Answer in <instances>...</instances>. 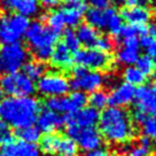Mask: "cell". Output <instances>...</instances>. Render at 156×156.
Returning <instances> with one entry per match:
<instances>
[{
    "instance_id": "9c48e42d",
    "label": "cell",
    "mask_w": 156,
    "mask_h": 156,
    "mask_svg": "<svg viewBox=\"0 0 156 156\" xmlns=\"http://www.w3.org/2000/svg\"><path fill=\"white\" fill-rule=\"evenodd\" d=\"M68 136L76 142L77 147L85 151H91L100 148L102 145V136L94 127H78L68 125Z\"/></svg>"
},
{
    "instance_id": "f6af8a7d",
    "label": "cell",
    "mask_w": 156,
    "mask_h": 156,
    "mask_svg": "<svg viewBox=\"0 0 156 156\" xmlns=\"http://www.w3.org/2000/svg\"><path fill=\"white\" fill-rule=\"evenodd\" d=\"M29 156H39V151L37 149V148H36V149H34V151H32V153H31Z\"/></svg>"
},
{
    "instance_id": "7a4b0ae2",
    "label": "cell",
    "mask_w": 156,
    "mask_h": 156,
    "mask_svg": "<svg viewBox=\"0 0 156 156\" xmlns=\"http://www.w3.org/2000/svg\"><path fill=\"white\" fill-rule=\"evenodd\" d=\"M100 134L112 144H124L134 136V127L126 110L110 107L105 109L99 118Z\"/></svg>"
},
{
    "instance_id": "ab89813d",
    "label": "cell",
    "mask_w": 156,
    "mask_h": 156,
    "mask_svg": "<svg viewBox=\"0 0 156 156\" xmlns=\"http://www.w3.org/2000/svg\"><path fill=\"white\" fill-rule=\"evenodd\" d=\"M148 118L147 117V114L145 112H140V110H136L133 112V119H134V122L138 123V124H144V123L146 122V119Z\"/></svg>"
},
{
    "instance_id": "8fae6325",
    "label": "cell",
    "mask_w": 156,
    "mask_h": 156,
    "mask_svg": "<svg viewBox=\"0 0 156 156\" xmlns=\"http://www.w3.org/2000/svg\"><path fill=\"white\" fill-rule=\"evenodd\" d=\"M73 61L79 67L98 71L107 69L110 66L112 58L108 53L101 52L97 48H88L78 51L73 56Z\"/></svg>"
},
{
    "instance_id": "30bf717a",
    "label": "cell",
    "mask_w": 156,
    "mask_h": 156,
    "mask_svg": "<svg viewBox=\"0 0 156 156\" xmlns=\"http://www.w3.org/2000/svg\"><path fill=\"white\" fill-rule=\"evenodd\" d=\"M87 103L86 94L80 91H73L68 97L49 98L47 100V109L58 114H73L85 107Z\"/></svg>"
},
{
    "instance_id": "e0dca14e",
    "label": "cell",
    "mask_w": 156,
    "mask_h": 156,
    "mask_svg": "<svg viewBox=\"0 0 156 156\" xmlns=\"http://www.w3.org/2000/svg\"><path fill=\"white\" fill-rule=\"evenodd\" d=\"M4 6L15 12V14L29 19L38 14L40 4L39 0H4Z\"/></svg>"
},
{
    "instance_id": "681fc988",
    "label": "cell",
    "mask_w": 156,
    "mask_h": 156,
    "mask_svg": "<svg viewBox=\"0 0 156 156\" xmlns=\"http://www.w3.org/2000/svg\"><path fill=\"white\" fill-rule=\"evenodd\" d=\"M0 156H2V155H1V154H0Z\"/></svg>"
},
{
    "instance_id": "d4e9b609",
    "label": "cell",
    "mask_w": 156,
    "mask_h": 156,
    "mask_svg": "<svg viewBox=\"0 0 156 156\" xmlns=\"http://www.w3.org/2000/svg\"><path fill=\"white\" fill-rule=\"evenodd\" d=\"M22 68H23V73L31 80H38L46 73V67L40 61H27Z\"/></svg>"
},
{
    "instance_id": "603a6c76",
    "label": "cell",
    "mask_w": 156,
    "mask_h": 156,
    "mask_svg": "<svg viewBox=\"0 0 156 156\" xmlns=\"http://www.w3.org/2000/svg\"><path fill=\"white\" fill-rule=\"evenodd\" d=\"M106 28L112 34H119L123 27V19L115 8H106Z\"/></svg>"
},
{
    "instance_id": "b9f144b4",
    "label": "cell",
    "mask_w": 156,
    "mask_h": 156,
    "mask_svg": "<svg viewBox=\"0 0 156 156\" xmlns=\"http://www.w3.org/2000/svg\"><path fill=\"white\" fill-rule=\"evenodd\" d=\"M60 0H40L39 4L43 6L46 9H53L55 7H58Z\"/></svg>"
},
{
    "instance_id": "ac0fdd59",
    "label": "cell",
    "mask_w": 156,
    "mask_h": 156,
    "mask_svg": "<svg viewBox=\"0 0 156 156\" xmlns=\"http://www.w3.org/2000/svg\"><path fill=\"white\" fill-rule=\"evenodd\" d=\"M58 10L62 15L64 27L73 28V27L79 25L80 21L86 13V6L85 4L80 2V4H76V5H69Z\"/></svg>"
},
{
    "instance_id": "7c38bea8",
    "label": "cell",
    "mask_w": 156,
    "mask_h": 156,
    "mask_svg": "<svg viewBox=\"0 0 156 156\" xmlns=\"http://www.w3.org/2000/svg\"><path fill=\"white\" fill-rule=\"evenodd\" d=\"M136 110L156 115V80L149 85H141L134 92Z\"/></svg>"
},
{
    "instance_id": "f546056e",
    "label": "cell",
    "mask_w": 156,
    "mask_h": 156,
    "mask_svg": "<svg viewBox=\"0 0 156 156\" xmlns=\"http://www.w3.org/2000/svg\"><path fill=\"white\" fill-rule=\"evenodd\" d=\"M58 139H60V136H56V134H46L45 136H43L41 140H40L41 151H44L45 154L54 155L56 146H58Z\"/></svg>"
},
{
    "instance_id": "d590c367",
    "label": "cell",
    "mask_w": 156,
    "mask_h": 156,
    "mask_svg": "<svg viewBox=\"0 0 156 156\" xmlns=\"http://www.w3.org/2000/svg\"><path fill=\"white\" fill-rule=\"evenodd\" d=\"M112 46H114V44H112V39L107 36H99L95 44H94L95 48L101 51V52H105V53H108L109 51H112Z\"/></svg>"
},
{
    "instance_id": "44dd1931",
    "label": "cell",
    "mask_w": 156,
    "mask_h": 156,
    "mask_svg": "<svg viewBox=\"0 0 156 156\" xmlns=\"http://www.w3.org/2000/svg\"><path fill=\"white\" fill-rule=\"evenodd\" d=\"M76 36L79 40V44L84 45L86 47H91V46H94L98 37H99V34H98L97 29L92 28L91 25L82 24L77 28Z\"/></svg>"
},
{
    "instance_id": "4fadbf2b",
    "label": "cell",
    "mask_w": 156,
    "mask_h": 156,
    "mask_svg": "<svg viewBox=\"0 0 156 156\" xmlns=\"http://www.w3.org/2000/svg\"><path fill=\"white\" fill-rule=\"evenodd\" d=\"M99 110L92 107H84L73 114H69L68 117L64 119L68 125L78 127H94L99 122Z\"/></svg>"
},
{
    "instance_id": "f1b7e54d",
    "label": "cell",
    "mask_w": 156,
    "mask_h": 156,
    "mask_svg": "<svg viewBox=\"0 0 156 156\" xmlns=\"http://www.w3.org/2000/svg\"><path fill=\"white\" fill-rule=\"evenodd\" d=\"M87 101L90 102L91 107L97 110L105 109L108 105V94L102 90H98L95 92L91 93L90 98H87Z\"/></svg>"
},
{
    "instance_id": "60d3db41",
    "label": "cell",
    "mask_w": 156,
    "mask_h": 156,
    "mask_svg": "<svg viewBox=\"0 0 156 156\" xmlns=\"http://www.w3.org/2000/svg\"><path fill=\"white\" fill-rule=\"evenodd\" d=\"M85 156H112L110 153L105 149V148H98V149H94V151H87Z\"/></svg>"
},
{
    "instance_id": "83f0119b",
    "label": "cell",
    "mask_w": 156,
    "mask_h": 156,
    "mask_svg": "<svg viewBox=\"0 0 156 156\" xmlns=\"http://www.w3.org/2000/svg\"><path fill=\"white\" fill-rule=\"evenodd\" d=\"M17 134L20 136V140L27 142V144H31V145L38 142L41 139V131L37 126H34V125L21 129Z\"/></svg>"
},
{
    "instance_id": "3957f363",
    "label": "cell",
    "mask_w": 156,
    "mask_h": 156,
    "mask_svg": "<svg viewBox=\"0 0 156 156\" xmlns=\"http://www.w3.org/2000/svg\"><path fill=\"white\" fill-rule=\"evenodd\" d=\"M24 37L37 61L45 62L52 56L58 34L45 25L43 22L34 21L29 24Z\"/></svg>"
},
{
    "instance_id": "f907efd6",
    "label": "cell",
    "mask_w": 156,
    "mask_h": 156,
    "mask_svg": "<svg viewBox=\"0 0 156 156\" xmlns=\"http://www.w3.org/2000/svg\"><path fill=\"white\" fill-rule=\"evenodd\" d=\"M127 156H131V155H127Z\"/></svg>"
},
{
    "instance_id": "f35d334b",
    "label": "cell",
    "mask_w": 156,
    "mask_h": 156,
    "mask_svg": "<svg viewBox=\"0 0 156 156\" xmlns=\"http://www.w3.org/2000/svg\"><path fill=\"white\" fill-rule=\"evenodd\" d=\"M88 2L91 4L92 8L97 9H106L110 4V0H88Z\"/></svg>"
},
{
    "instance_id": "bcb514c9",
    "label": "cell",
    "mask_w": 156,
    "mask_h": 156,
    "mask_svg": "<svg viewBox=\"0 0 156 156\" xmlns=\"http://www.w3.org/2000/svg\"><path fill=\"white\" fill-rule=\"evenodd\" d=\"M4 127H5V124H4V122H2L1 119H0V131H1V130H2Z\"/></svg>"
},
{
    "instance_id": "6da1fadb",
    "label": "cell",
    "mask_w": 156,
    "mask_h": 156,
    "mask_svg": "<svg viewBox=\"0 0 156 156\" xmlns=\"http://www.w3.org/2000/svg\"><path fill=\"white\" fill-rule=\"evenodd\" d=\"M39 114V102L32 97H8L0 100V119L15 129L32 126Z\"/></svg>"
},
{
    "instance_id": "2e32d148",
    "label": "cell",
    "mask_w": 156,
    "mask_h": 156,
    "mask_svg": "<svg viewBox=\"0 0 156 156\" xmlns=\"http://www.w3.org/2000/svg\"><path fill=\"white\" fill-rule=\"evenodd\" d=\"M122 19L127 22V24L136 27H145L151 21V10L145 6H132L126 7L122 12Z\"/></svg>"
},
{
    "instance_id": "5b68a950",
    "label": "cell",
    "mask_w": 156,
    "mask_h": 156,
    "mask_svg": "<svg viewBox=\"0 0 156 156\" xmlns=\"http://www.w3.org/2000/svg\"><path fill=\"white\" fill-rule=\"evenodd\" d=\"M28 58L29 52L21 43L4 45L0 47V73L8 75L20 71Z\"/></svg>"
},
{
    "instance_id": "ee69618b",
    "label": "cell",
    "mask_w": 156,
    "mask_h": 156,
    "mask_svg": "<svg viewBox=\"0 0 156 156\" xmlns=\"http://www.w3.org/2000/svg\"><path fill=\"white\" fill-rule=\"evenodd\" d=\"M63 1L68 5H76V4H80L83 0H63Z\"/></svg>"
},
{
    "instance_id": "1f68e13d",
    "label": "cell",
    "mask_w": 156,
    "mask_h": 156,
    "mask_svg": "<svg viewBox=\"0 0 156 156\" xmlns=\"http://www.w3.org/2000/svg\"><path fill=\"white\" fill-rule=\"evenodd\" d=\"M139 46H141L142 49L146 52L147 56L149 58H156V39L151 37L149 34H144L139 41Z\"/></svg>"
},
{
    "instance_id": "7bdbcfd3",
    "label": "cell",
    "mask_w": 156,
    "mask_h": 156,
    "mask_svg": "<svg viewBox=\"0 0 156 156\" xmlns=\"http://www.w3.org/2000/svg\"><path fill=\"white\" fill-rule=\"evenodd\" d=\"M124 1L129 7H132V6H142L147 0H124Z\"/></svg>"
},
{
    "instance_id": "7402d4cb",
    "label": "cell",
    "mask_w": 156,
    "mask_h": 156,
    "mask_svg": "<svg viewBox=\"0 0 156 156\" xmlns=\"http://www.w3.org/2000/svg\"><path fill=\"white\" fill-rule=\"evenodd\" d=\"M139 47L136 46H127V45H123L121 48L117 52V61L119 63L125 64L127 67L133 66L136 63L138 58H139Z\"/></svg>"
},
{
    "instance_id": "c3c4849f",
    "label": "cell",
    "mask_w": 156,
    "mask_h": 156,
    "mask_svg": "<svg viewBox=\"0 0 156 156\" xmlns=\"http://www.w3.org/2000/svg\"><path fill=\"white\" fill-rule=\"evenodd\" d=\"M1 94H2V92H1V90H0V98H1Z\"/></svg>"
},
{
    "instance_id": "4316f807",
    "label": "cell",
    "mask_w": 156,
    "mask_h": 156,
    "mask_svg": "<svg viewBox=\"0 0 156 156\" xmlns=\"http://www.w3.org/2000/svg\"><path fill=\"white\" fill-rule=\"evenodd\" d=\"M123 78H124L125 83L130 84L132 86H134V85L141 86L142 84L145 83L146 76L136 67L130 66V67H126V68L124 69V71H123Z\"/></svg>"
},
{
    "instance_id": "cb8c5ba5",
    "label": "cell",
    "mask_w": 156,
    "mask_h": 156,
    "mask_svg": "<svg viewBox=\"0 0 156 156\" xmlns=\"http://www.w3.org/2000/svg\"><path fill=\"white\" fill-rule=\"evenodd\" d=\"M85 19L87 24L91 25L94 29H105L106 28V12L105 9H97L91 8L86 10Z\"/></svg>"
},
{
    "instance_id": "e575fe53",
    "label": "cell",
    "mask_w": 156,
    "mask_h": 156,
    "mask_svg": "<svg viewBox=\"0 0 156 156\" xmlns=\"http://www.w3.org/2000/svg\"><path fill=\"white\" fill-rule=\"evenodd\" d=\"M142 125H144L145 136H148L151 140L156 141V115H154L153 117H148Z\"/></svg>"
},
{
    "instance_id": "d6986e66",
    "label": "cell",
    "mask_w": 156,
    "mask_h": 156,
    "mask_svg": "<svg viewBox=\"0 0 156 156\" xmlns=\"http://www.w3.org/2000/svg\"><path fill=\"white\" fill-rule=\"evenodd\" d=\"M34 149V145L27 144L22 140H13L0 146V154L2 156H29Z\"/></svg>"
},
{
    "instance_id": "7dc6e473",
    "label": "cell",
    "mask_w": 156,
    "mask_h": 156,
    "mask_svg": "<svg viewBox=\"0 0 156 156\" xmlns=\"http://www.w3.org/2000/svg\"><path fill=\"white\" fill-rule=\"evenodd\" d=\"M153 61H154V67H156V58H154V60H153Z\"/></svg>"
},
{
    "instance_id": "8d00e7d4",
    "label": "cell",
    "mask_w": 156,
    "mask_h": 156,
    "mask_svg": "<svg viewBox=\"0 0 156 156\" xmlns=\"http://www.w3.org/2000/svg\"><path fill=\"white\" fill-rule=\"evenodd\" d=\"M13 140H14V139H13V133H12V131L5 126L0 131V146L6 145V144H8V142L13 141Z\"/></svg>"
},
{
    "instance_id": "ba28073f",
    "label": "cell",
    "mask_w": 156,
    "mask_h": 156,
    "mask_svg": "<svg viewBox=\"0 0 156 156\" xmlns=\"http://www.w3.org/2000/svg\"><path fill=\"white\" fill-rule=\"evenodd\" d=\"M37 90L41 95L47 98L64 97L70 90V82L61 73H48L38 79Z\"/></svg>"
},
{
    "instance_id": "484cf974",
    "label": "cell",
    "mask_w": 156,
    "mask_h": 156,
    "mask_svg": "<svg viewBox=\"0 0 156 156\" xmlns=\"http://www.w3.org/2000/svg\"><path fill=\"white\" fill-rule=\"evenodd\" d=\"M55 154H58V156H78V147L70 138L60 136Z\"/></svg>"
},
{
    "instance_id": "52a82bcc",
    "label": "cell",
    "mask_w": 156,
    "mask_h": 156,
    "mask_svg": "<svg viewBox=\"0 0 156 156\" xmlns=\"http://www.w3.org/2000/svg\"><path fill=\"white\" fill-rule=\"evenodd\" d=\"M103 83L105 78L99 71L88 70L79 66L73 69V80L70 82V87L75 91L93 93L100 90Z\"/></svg>"
},
{
    "instance_id": "d6a6232c",
    "label": "cell",
    "mask_w": 156,
    "mask_h": 156,
    "mask_svg": "<svg viewBox=\"0 0 156 156\" xmlns=\"http://www.w3.org/2000/svg\"><path fill=\"white\" fill-rule=\"evenodd\" d=\"M136 68L139 69L145 76L151 75L154 71V61L151 60V58L144 55V56H139L138 61H136Z\"/></svg>"
},
{
    "instance_id": "836d02e7",
    "label": "cell",
    "mask_w": 156,
    "mask_h": 156,
    "mask_svg": "<svg viewBox=\"0 0 156 156\" xmlns=\"http://www.w3.org/2000/svg\"><path fill=\"white\" fill-rule=\"evenodd\" d=\"M138 34H141L142 36L146 34V28L145 27H136V25L126 24L122 27L119 34L123 38H130V37H136Z\"/></svg>"
},
{
    "instance_id": "9a60e30c",
    "label": "cell",
    "mask_w": 156,
    "mask_h": 156,
    "mask_svg": "<svg viewBox=\"0 0 156 156\" xmlns=\"http://www.w3.org/2000/svg\"><path fill=\"white\" fill-rule=\"evenodd\" d=\"M136 88L127 83H122L112 88L110 94L108 95V103L112 107L122 108L133 102Z\"/></svg>"
},
{
    "instance_id": "8992f818",
    "label": "cell",
    "mask_w": 156,
    "mask_h": 156,
    "mask_svg": "<svg viewBox=\"0 0 156 156\" xmlns=\"http://www.w3.org/2000/svg\"><path fill=\"white\" fill-rule=\"evenodd\" d=\"M0 90L1 92L14 98L32 97L36 92L34 82L27 77L23 73H16L4 75L0 79Z\"/></svg>"
},
{
    "instance_id": "277c9868",
    "label": "cell",
    "mask_w": 156,
    "mask_h": 156,
    "mask_svg": "<svg viewBox=\"0 0 156 156\" xmlns=\"http://www.w3.org/2000/svg\"><path fill=\"white\" fill-rule=\"evenodd\" d=\"M29 19L22 15L10 13L0 16V43L14 44L25 36L29 28Z\"/></svg>"
},
{
    "instance_id": "ffe728a7",
    "label": "cell",
    "mask_w": 156,
    "mask_h": 156,
    "mask_svg": "<svg viewBox=\"0 0 156 156\" xmlns=\"http://www.w3.org/2000/svg\"><path fill=\"white\" fill-rule=\"evenodd\" d=\"M51 61L53 66L58 67L60 69H69L73 66V53L67 48V46L61 43L54 46L53 53L51 56Z\"/></svg>"
},
{
    "instance_id": "4dcf8cb0",
    "label": "cell",
    "mask_w": 156,
    "mask_h": 156,
    "mask_svg": "<svg viewBox=\"0 0 156 156\" xmlns=\"http://www.w3.org/2000/svg\"><path fill=\"white\" fill-rule=\"evenodd\" d=\"M67 48L71 52V53H77L78 49H79V40H78L77 36H76V32L71 29H68L64 31L63 34V41H62Z\"/></svg>"
},
{
    "instance_id": "5bb4252c",
    "label": "cell",
    "mask_w": 156,
    "mask_h": 156,
    "mask_svg": "<svg viewBox=\"0 0 156 156\" xmlns=\"http://www.w3.org/2000/svg\"><path fill=\"white\" fill-rule=\"evenodd\" d=\"M36 122L37 127L40 131L51 134L52 132L62 129L66 124V119L58 112H55L51 109H44L38 114Z\"/></svg>"
},
{
    "instance_id": "74e56055",
    "label": "cell",
    "mask_w": 156,
    "mask_h": 156,
    "mask_svg": "<svg viewBox=\"0 0 156 156\" xmlns=\"http://www.w3.org/2000/svg\"><path fill=\"white\" fill-rule=\"evenodd\" d=\"M151 148H147V147L142 146V145H138L136 146L131 151V156H149L151 155Z\"/></svg>"
}]
</instances>
